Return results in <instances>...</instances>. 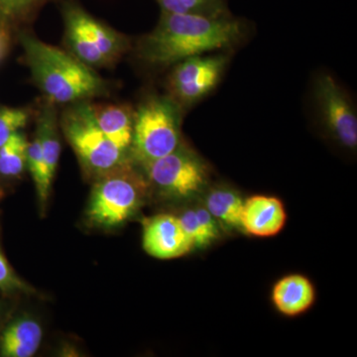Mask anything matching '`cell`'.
Instances as JSON below:
<instances>
[{"label":"cell","mask_w":357,"mask_h":357,"mask_svg":"<svg viewBox=\"0 0 357 357\" xmlns=\"http://www.w3.org/2000/svg\"><path fill=\"white\" fill-rule=\"evenodd\" d=\"M64 15L68 42L76 57L89 66L107 64V59L103 57L95 44L89 40L88 35L79 24L72 4H68L65 7Z\"/></svg>","instance_id":"16"},{"label":"cell","mask_w":357,"mask_h":357,"mask_svg":"<svg viewBox=\"0 0 357 357\" xmlns=\"http://www.w3.org/2000/svg\"><path fill=\"white\" fill-rule=\"evenodd\" d=\"M45 0H0V23H11L27 17Z\"/></svg>","instance_id":"21"},{"label":"cell","mask_w":357,"mask_h":357,"mask_svg":"<svg viewBox=\"0 0 357 357\" xmlns=\"http://www.w3.org/2000/svg\"><path fill=\"white\" fill-rule=\"evenodd\" d=\"M2 44H3V43H2V40L0 39V53H1V51H2Z\"/></svg>","instance_id":"25"},{"label":"cell","mask_w":357,"mask_h":357,"mask_svg":"<svg viewBox=\"0 0 357 357\" xmlns=\"http://www.w3.org/2000/svg\"><path fill=\"white\" fill-rule=\"evenodd\" d=\"M181 107L172 98L151 96L133 116L134 155L146 164L180 146Z\"/></svg>","instance_id":"3"},{"label":"cell","mask_w":357,"mask_h":357,"mask_svg":"<svg viewBox=\"0 0 357 357\" xmlns=\"http://www.w3.org/2000/svg\"><path fill=\"white\" fill-rule=\"evenodd\" d=\"M246 26L234 16L162 13L153 32L140 42V57L154 67L225 50L243 42Z\"/></svg>","instance_id":"1"},{"label":"cell","mask_w":357,"mask_h":357,"mask_svg":"<svg viewBox=\"0 0 357 357\" xmlns=\"http://www.w3.org/2000/svg\"><path fill=\"white\" fill-rule=\"evenodd\" d=\"M314 98L326 129L344 147L357 145V117L351 98L330 75H321L314 86Z\"/></svg>","instance_id":"8"},{"label":"cell","mask_w":357,"mask_h":357,"mask_svg":"<svg viewBox=\"0 0 357 357\" xmlns=\"http://www.w3.org/2000/svg\"><path fill=\"white\" fill-rule=\"evenodd\" d=\"M206 210L215 220L231 227H241L244 201L229 189L213 190L206 198Z\"/></svg>","instance_id":"17"},{"label":"cell","mask_w":357,"mask_h":357,"mask_svg":"<svg viewBox=\"0 0 357 357\" xmlns=\"http://www.w3.org/2000/svg\"><path fill=\"white\" fill-rule=\"evenodd\" d=\"M148 178L162 192L188 198L198 194L208 180V170L197 155L178 146L172 153L145 165Z\"/></svg>","instance_id":"6"},{"label":"cell","mask_w":357,"mask_h":357,"mask_svg":"<svg viewBox=\"0 0 357 357\" xmlns=\"http://www.w3.org/2000/svg\"><path fill=\"white\" fill-rule=\"evenodd\" d=\"M93 115L98 126L122 151L132 144L133 116L129 109L123 107H93Z\"/></svg>","instance_id":"14"},{"label":"cell","mask_w":357,"mask_h":357,"mask_svg":"<svg viewBox=\"0 0 357 357\" xmlns=\"http://www.w3.org/2000/svg\"><path fill=\"white\" fill-rule=\"evenodd\" d=\"M227 64L225 54L195 56L177 63L169 82L173 100L181 107L203 100L222 81Z\"/></svg>","instance_id":"7"},{"label":"cell","mask_w":357,"mask_h":357,"mask_svg":"<svg viewBox=\"0 0 357 357\" xmlns=\"http://www.w3.org/2000/svg\"><path fill=\"white\" fill-rule=\"evenodd\" d=\"M22 45L33 79L51 102H75L105 89L102 79L79 59L28 35Z\"/></svg>","instance_id":"2"},{"label":"cell","mask_w":357,"mask_h":357,"mask_svg":"<svg viewBox=\"0 0 357 357\" xmlns=\"http://www.w3.org/2000/svg\"><path fill=\"white\" fill-rule=\"evenodd\" d=\"M27 166L31 174L35 188L39 189L42 181V150L41 141L38 134L31 143H28L27 148Z\"/></svg>","instance_id":"24"},{"label":"cell","mask_w":357,"mask_h":357,"mask_svg":"<svg viewBox=\"0 0 357 357\" xmlns=\"http://www.w3.org/2000/svg\"><path fill=\"white\" fill-rule=\"evenodd\" d=\"M43 340V330L35 319H17L6 328L1 337V354L6 357H31Z\"/></svg>","instance_id":"13"},{"label":"cell","mask_w":357,"mask_h":357,"mask_svg":"<svg viewBox=\"0 0 357 357\" xmlns=\"http://www.w3.org/2000/svg\"><path fill=\"white\" fill-rule=\"evenodd\" d=\"M42 150V181L37 190L40 206L44 211L45 206L50 196L52 184L55 177L56 170L60 159L61 143L59 140L57 124L53 109H47L40 117L37 130Z\"/></svg>","instance_id":"11"},{"label":"cell","mask_w":357,"mask_h":357,"mask_svg":"<svg viewBox=\"0 0 357 357\" xmlns=\"http://www.w3.org/2000/svg\"><path fill=\"white\" fill-rule=\"evenodd\" d=\"M314 300L316 290L304 275H287L277 281L272 290V302L284 316H299L311 309Z\"/></svg>","instance_id":"12"},{"label":"cell","mask_w":357,"mask_h":357,"mask_svg":"<svg viewBox=\"0 0 357 357\" xmlns=\"http://www.w3.org/2000/svg\"><path fill=\"white\" fill-rule=\"evenodd\" d=\"M143 248L148 255L158 259H174L187 255L195 246L178 218L164 213L145 223Z\"/></svg>","instance_id":"9"},{"label":"cell","mask_w":357,"mask_h":357,"mask_svg":"<svg viewBox=\"0 0 357 357\" xmlns=\"http://www.w3.org/2000/svg\"><path fill=\"white\" fill-rule=\"evenodd\" d=\"M63 129L70 146L89 170L102 175L124 163L126 152L103 133L91 105H77L65 112Z\"/></svg>","instance_id":"5"},{"label":"cell","mask_w":357,"mask_h":357,"mask_svg":"<svg viewBox=\"0 0 357 357\" xmlns=\"http://www.w3.org/2000/svg\"><path fill=\"white\" fill-rule=\"evenodd\" d=\"M27 148L24 136L14 133L0 146V174L6 177L20 176L27 165Z\"/></svg>","instance_id":"18"},{"label":"cell","mask_w":357,"mask_h":357,"mask_svg":"<svg viewBox=\"0 0 357 357\" xmlns=\"http://www.w3.org/2000/svg\"><path fill=\"white\" fill-rule=\"evenodd\" d=\"M286 220L284 204L275 197L257 195L244 202L241 227L251 236H277L284 229Z\"/></svg>","instance_id":"10"},{"label":"cell","mask_w":357,"mask_h":357,"mask_svg":"<svg viewBox=\"0 0 357 357\" xmlns=\"http://www.w3.org/2000/svg\"><path fill=\"white\" fill-rule=\"evenodd\" d=\"M178 220L185 234L191 238L195 248L208 245L218 236L217 232L199 217L196 210L185 211Z\"/></svg>","instance_id":"20"},{"label":"cell","mask_w":357,"mask_h":357,"mask_svg":"<svg viewBox=\"0 0 357 357\" xmlns=\"http://www.w3.org/2000/svg\"><path fill=\"white\" fill-rule=\"evenodd\" d=\"M0 290L10 291V292L11 291L33 292V288L30 287L15 273L1 250H0Z\"/></svg>","instance_id":"23"},{"label":"cell","mask_w":357,"mask_h":357,"mask_svg":"<svg viewBox=\"0 0 357 357\" xmlns=\"http://www.w3.org/2000/svg\"><path fill=\"white\" fill-rule=\"evenodd\" d=\"M145 192L144 180L132 168L121 164L102 174L91 192L88 218L98 227L121 225L137 210Z\"/></svg>","instance_id":"4"},{"label":"cell","mask_w":357,"mask_h":357,"mask_svg":"<svg viewBox=\"0 0 357 357\" xmlns=\"http://www.w3.org/2000/svg\"><path fill=\"white\" fill-rule=\"evenodd\" d=\"M28 121V114L20 109H0V146L4 144L14 133L24 128Z\"/></svg>","instance_id":"22"},{"label":"cell","mask_w":357,"mask_h":357,"mask_svg":"<svg viewBox=\"0 0 357 357\" xmlns=\"http://www.w3.org/2000/svg\"><path fill=\"white\" fill-rule=\"evenodd\" d=\"M162 13L199 14L206 16L229 15L227 0H156Z\"/></svg>","instance_id":"19"},{"label":"cell","mask_w":357,"mask_h":357,"mask_svg":"<svg viewBox=\"0 0 357 357\" xmlns=\"http://www.w3.org/2000/svg\"><path fill=\"white\" fill-rule=\"evenodd\" d=\"M72 6L84 31L102 54L103 57L107 59V63L119 57L124 47V42L121 37L107 26L98 22L81 7L75 4H72Z\"/></svg>","instance_id":"15"}]
</instances>
